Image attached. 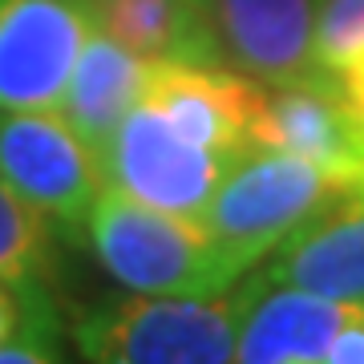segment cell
I'll return each instance as SVG.
<instances>
[{
	"mask_svg": "<svg viewBox=\"0 0 364 364\" xmlns=\"http://www.w3.org/2000/svg\"><path fill=\"white\" fill-rule=\"evenodd\" d=\"M49 219L33 210L0 178V279H37L45 284L57 267Z\"/></svg>",
	"mask_w": 364,
	"mask_h": 364,
	"instance_id": "13",
	"label": "cell"
},
{
	"mask_svg": "<svg viewBox=\"0 0 364 364\" xmlns=\"http://www.w3.org/2000/svg\"><path fill=\"white\" fill-rule=\"evenodd\" d=\"M0 364H77L61 352V340L57 344H45V340H33V344H13V348H0Z\"/></svg>",
	"mask_w": 364,
	"mask_h": 364,
	"instance_id": "17",
	"label": "cell"
},
{
	"mask_svg": "<svg viewBox=\"0 0 364 364\" xmlns=\"http://www.w3.org/2000/svg\"><path fill=\"white\" fill-rule=\"evenodd\" d=\"M259 272L267 284L364 304V182L344 186L259 263Z\"/></svg>",
	"mask_w": 364,
	"mask_h": 364,
	"instance_id": "9",
	"label": "cell"
},
{
	"mask_svg": "<svg viewBox=\"0 0 364 364\" xmlns=\"http://www.w3.org/2000/svg\"><path fill=\"white\" fill-rule=\"evenodd\" d=\"M320 364H364V308L336 332Z\"/></svg>",
	"mask_w": 364,
	"mask_h": 364,
	"instance_id": "16",
	"label": "cell"
},
{
	"mask_svg": "<svg viewBox=\"0 0 364 364\" xmlns=\"http://www.w3.org/2000/svg\"><path fill=\"white\" fill-rule=\"evenodd\" d=\"M251 142L304 158L328 170L340 186L364 178V117L352 109L332 73L284 85L259 81Z\"/></svg>",
	"mask_w": 364,
	"mask_h": 364,
	"instance_id": "7",
	"label": "cell"
},
{
	"mask_svg": "<svg viewBox=\"0 0 364 364\" xmlns=\"http://www.w3.org/2000/svg\"><path fill=\"white\" fill-rule=\"evenodd\" d=\"M235 158L239 154H219L191 142L154 105L138 97V105L97 154V166L109 191H122L146 207L203 219L210 195L219 191Z\"/></svg>",
	"mask_w": 364,
	"mask_h": 364,
	"instance_id": "5",
	"label": "cell"
},
{
	"mask_svg": "<svg viewBox=\"0 0 364 364\" xmlns=\"http://www.w3.org/2000/svg\"><path fill=\"white\" fill-rule=\"evenodd\" d=\"M279 364H312V360H279Z\"/></svg>",
	"mask_w": 364,
	"mask_h": 364,
	"instance_id": "19",
	"label": "cell"
},
{
	"mask_svg": "<svg viewBox=\"0 0 364 364\" xmlns=\"http://www.w3.org/2000/svg\"><path fill=\"white\" fill-rule=\"evenodd\" d=\"M0 178L69 243H85L105 178L61 109H0Z\"/></svg>",
	"mask_w": 364,
	"mask_h": 364,
	"instance_id": "4",
	"label": "cell"
},
{
	"mask_svg": "<svg viewBox=\"0 0 364 364\" xmlns=\"http://www.w3.org/2000/svg\"><path fill=\"white\" fill-rule=\"evenodd\" d=\"M340 191L344 186L328 170L304 158L272 146H247L210 195L203 227L235 272L247 275L308 219H316Z\"/></svg>",
	"mask_w": 364,
	"mask_h": 364,
	"instance_id": "3",
	"label": "cell"
},
{
	"mask_svg": "<svg viewBox=\"0 0 364 364\" xmlns=\"http://www.w3.org/2000/svg\"><path fill=\"white\" fill-rule=\"evenodd\" d=\"M364 304L316 296L304 287L267 284L255 291L243 328H239V348L235 364H279V360H324L328 344L336 332L360 312Z\"/></svg>",
	"mask_w": 364,
	"mask_h": 364,
	"instance_id": "10",
	"label": "cell"
},
{
	"mask_svg": "<svg viewBox=\"0 0 364 364\" xmlns=\"http://www.w3.org/2000/svg\"><path fill=\"white\" fill-rule=\"evenodd\" d=\"M97 25L146 61L223 65L207 0H93Z\"/></svg>",
	"mask_w": 364,
	"mask_h": 364,
	"instance_id": "12",
	"label": "cell"
},
{
	"mask_svg": "<svg viewBox=\"0 0 364 364\" xmlns=\"http://www.w3.org/2000/svg\"><path fill=\"white\" fill-rule=\"evenodd\" d=\"M85 239L105 275L138 296H219L243 279L203 219L146 207L109 186L93 203Z\"/></svg>",
	"mask_w": 364,
	"mask_h": 364,
	"instance_id": "2",
	"label": "cell"
},
{
	"mask_svg": "<svg viewBox=\"0 0 364 364\" xmlns=\"http://www.w3.org/2000/svg\"><path fill=\"white\" fill-rule=\"evenodd\" d=\"M93 0H0V109H61Z\"/></svg>",
	"mask_w": 364,
	"mask_h": 364,
	"instance_id": "6",
	"label": "cell"
},
{
	"mask_svg": "<svg viewBox=\"0 0 364 364\" xmlns=\"http://www.w3.org/2000/svg\"><path fill=\"white\" fill-rule=\"evenodd\" d=\"M340 90H344V97L352 102V109L364 117V57L356 61V65H348L344 73H340Z\"/></svg>",
	"mask_w": 364,
	"mask_h": 364,
	"instance_id": "18",
	"label": "cell"
},
{
	"mask_svg": "<svg viewBox=\"0 0 364 364\" xmlns=\"http://www.w3.org/2000/svg\"><path fill=\"white\" fill-rule=\"evenodd\" d=\"M223 65L284 85L320 77L316 61V4L320 0H207Z\"/></svg>",
	"mask_w": 364,
	"mask_h": 364,
	"instance_id": "8",
	"label": "cell"
},
{
	"mask_svg": "<svg viewBox=\"0 0 364 364\" xmlns=\"http://www.w3.org/2000/svg\"><path fill=\"white\" fill-rule=\"evenodd\" d=\"M33 340L45 344L61 340V320L49 287L37 279H0V348L33 344Z\"/></svg>",
	"mask_w": 364,
	"mask_h": 364,
	"instance_id": "14",
	"label": "cell"
},
{
	"mask_svg": "<svg viewBox=\"0 0 364 364\" xmlns=\"http://www.w3.org/2000/svg\"><path fill=\"white\" fill-rule=\"evenodd\" d=\"M364 57V0H320L316 4V61L340 77Z\"/></svg>",
	"mask_w": 364,
	"mask_h": 364,
	"instance_id": "15",
	"label": "cell"
},
{
	"mask_svg": "<svg viewBox=\"0 0 364 364\" xmlns=\"http://www.w3.org/2000/svg\"><path fill=\"white\" fill-rule=\"evenodd\" d=\"M263 272L251 267L219 296H114L73 316L69 336L85 364H235L239 328Z\"/></svg>",
	"mask_w": 364,
	"mask_h": 364,
	"instance_id": "1",
	"label": "cell"
},
{
	"mask_svg": "<svg viewBox=\"0 0 364 364\" xmlns=\"http://www.w3.org/2000/svg\"><path fill=\"white\" fill-rule=\"evenodd\" d=\"M150 65L154 61H146L134 49H126L102 25L90 33L77 65H73V77H69L61 117L73 126V134L90 146L93 154H102L105 142L114 138V130L138 105Z\"/></svg>",
	"mask_w": 364,
	"mask_h": 364,
	"instance_id": "11",
	"label": "cell"
}]
</instances>
